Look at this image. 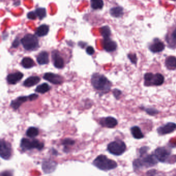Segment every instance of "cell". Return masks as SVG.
Segmentation results:
<instances>
[{
    "instance_id": "1",
    "label": "cell",
    "mask_w": 176,
    "mask_h": 176,
    "mask_svg": "<svg viewBox=\"0 0 176 176\" xmlns=\"http://www.w3.org/2000/svg\"><path fill=\"white\" fill-rule=\"evenodd\" d=\"M91 82L95 89L104 93L108 92L112 85L110 81L105 76L97 73L93 75Z\"/></svg>"
},
{
    "instance_id": "2",
    "label": "cell",
    "mask_w": 176,
    "mask_h": 176,
    "mask_svg": "<svg viewBox=\"0 0 176 176\" xmlns=\"http://www.w3.org/2000/svg\"><path fill=\"white\" fill-rule=\"evenodd\" d=\"M93 165L98 169L105 171L114 169L118 166V164L114 161L109 159L105 155H102L98 156L94 160Z\"/></svg>"
},
{
    "instance_id": "3",
    "label": "cell",
    "mask_w": 176,
    "mask_h": 176,
    "mask_svg": "<svg viewBox=\"0 0 176 176\" xmlns=\"http://www.w3.org/2000/svg\"><path fill=\"white\" fill-rule=\"evenodd\" d=\"M158 163L154 155H148L146 156L141 157V158L136 159L133 162V166L135 170L141 169L143 168H151Z\"/></svg>"
},
{
    "instance_id": "4",
    "label": "cell",
    "mask_w": 176,
    "mask_h": 176,
    "mask_svg": "<svg viewBox=\"0 0 176 176\" xmlns=\"http://www.w3.org/2000/svg\"><path fill=\"white\" fill-rule=\"evenodd\" d=\"M144 85L149 86H160L164 82V77L160 73L153 74L151 73H147L144 75Z\"/></svg>"
},
{
    "instance_id": "5",
    "label": "cell",
    "mask_w": 176,
    "mask_h": 176,
    "mask_svg": "<svg viewBox=\"0 0 176 176\" xmlns=\"http://www.w3.org/2000/svg\"><path fill=\"white\" fill-rule=\"evenodd\" d=\"M21 42L24 48L29 51L36 50L39 47L38 40L34 35H26L22 39Z\"/></svg>"
},
{
    "instance_id": "6",
    "label": "cell",
    "mask_w": 176,
    "mask_h": 176,
    "mask_svg": "<svg viewBox=\"0 0 176 176\" xmlns=\"http://www.w3.org/2000/svg\"><path fill=\"white\" fill-rule=\"evenodd\" d=\"M107 149L109 152L112 155L120 156L125 152L126 146L124 142L121 140H117L109 144Z\"/></svg>"
},
{
    "instance_id": "7",
    "label": "cell",
    "mask_w": 176,
    "mask_h": 176,
    "mask_svg": "<svg viewBox=\"0 0 176 176\" xmlns=\"http://www.w3.org/2000/svg\"><path fill=\"white\" fill-rule=\"evenodd\" d=\"M20 146L22 149L24 151L33 149H37L40 151L44 147V144L37 140H30L24 138L22 140Z\"/></svg>"
},
{
    "instance_id": "8",
    "label": "cell",
    "mask_w": 176,
    "mask_h": 176,
    "mask_svg": "<svg viewBox=\"0 0 176 176\" xmlns=\"http://www.w3.org/2000/svg\"><path fill=\"white\" fill-rule=\"evenodd\" d=\"M12 155V146L4 140H0V157L5 160H9Z\"/></svg>"
},
{
    "instance_id": "9",
    "label": "cell",
    "mask_w": 176,
    "mask_h": 176,
    "mask_svg": "<svg viewBox=\"0 0 176 176\" xmlns=\"http://www.w3.org/2000/svg\"><path fill=\"white\" fill-rule=\"evenodd\" d=\"M165 40L169 48H176V25L172 26L168 30L165 36Z\"/></svg>"
},
{
    "instance_id": "10",
    "label": "cell",
    "mask_w": 176,
    "mask_h": 176,
    "mask_svg": "<svg viewBox=\"0 0 176 176\" xmlns=\"http://www.w3.org/2000/svg\"><path fill=\"white\" fill-rule=\"evenodd\" d=\"M171 151L167 148L159 147L155 151L153 155L157 160L160 162L164 163L168 160V158L170 156Z\"/></svg>"
},
{
    "instance_id": "11",
    "label": "cell",
    "mask_w": 176,
    "mask_h": 176,
    "mask_svg": "<svg viewBox=\"0 0 176 176\" xmlns=\"http://www.w3.org/2000/svg\"><path fill=\"white\" fill-rule=\"evenodd\" d=\"M164 43L158 38H154L149 44L148 48L153 53H160L165 49Z\"/></svg>"
},
{
    "instance_id": "12",
    "label": "cell",
    "mask_w": 176,
    "mask_h": 176,
    "mask_svg": "<svg viewBox=\"0 0 176 176\" xmlns=\"http://www.w3.org/2000/svg\"><path fill=\"white\" fill-rule=\"evenodd\" d=\"M176 130V124L169 122L159 127L157 129V132L159 135H163L170 134Z\"/></svg>"
},
{
    "instance_id": "13",
    "label": "cell",
    "mask_w": 176,
    "mask_h": 176,
    "mask_svg": "<svg viewBox=\"0 0 176 176\" xmlns=\"http://www.w3.org/2000/svg\"><path fill=\"white\" fill-rule=\"evenodd\" d=\"M43 78L54 85H60L63 82V78L62 77L52 73H47L44 74Z\"/></svg>"
},
{
    "instance_id": "14",
    "label": "cell",
    "mask_w": 176,
    "mask_h": 176,
    "mask_svg": "<svg viewBox=\"0 0 176 176\" xmlns=\"http://www.w3.org/2000/svg\"><path fill=\"white\" fill-rule=\"evenodd\" d=\"M102 47L104 50L108 52H112L117 49V44L115 42L110 38L104 39L102 41Z\"/></svg>"
},
{
    "instance_id": "15",
    "label": "cell",
    "mask_w": 176,
    "mask_h": 176,
    "mask_svg": "<svg viewBox=\"0 0 176 176\" xmlns=\"http://www.w3.org/2000/svg\"><path fill=\"white\" fill-rule=\"evenodd\" d=\"M57 163L52 160L44 161L42 163V169L46 173H50L55 170Z\"/></svg>"
},
{
    "instance_id": "16",
    "label": "cell",
    "mask_w": 176,
    "mask_h": 176,
    "mask_svg": "<svg viewBox=\"0 0 176 176\" xmlns=\"http://www.w3.org/2000/svg\"><path fill=\"white\" fill-rule=\"evenodd\" d=\"M52 58L54 61V65L56 68L58 69L63 68L64 67V61L63 58L60 55L57 51L53 52Z\"/></svg>"
},
{
    "instance_id": "17",
    "label": "cell",
    "mask_w": 176,
    "mask_h": 176,
    "mask_svg": "<svg viewBox=\"0 0 176 176\" xmlns=\"http://www.w3.org/2000/svg\"><path fill=\"white\" fill-rule=\"evenodd\" d=\"M23 74L21 72H16L9 74L7 76V80L10 84H16L23 78Z\"/></svg>"
},
{
    "instance_id": "18",
    "label": "cell",
    "mask_w": 176,
    "mask_h": 176,
    "mask_svg": "<svg viewBox=\"0 0 176 176\" xmlns=\"http://www.w3.org/2000/svg\"><path fill=\"white\" fill-rule=\"evenodd\" d=\"M165 65L168 70H176V57L173 56H170L167 57L165 61Z\"/></svg>"
},
{
    "instance_id": "19",
    "label": "cell",
    "mask_w": 176,
    "mask_h": 176,
    "mask_svg": "<svg viewBox=\"0 0 176 176\" xmlns=\"http://www.w3.org/2000/svg\"><path fill=\"white\" fill-rule=\"evenodd\" d=\"M102 123V125L108 128H112L115 127L118 125V121L115 118L113 117H107L104 119V121Z\"/></svg>"
},
{
    "instance_id": "20",
    "label": "cell",
    "mask_w": 176,
    "mask_h": 176,
    "mask_svg": "<svg viewBox=\"0 0 176 176\" xmlns=\"http://www.w3.org/2000/svg\"><path fill=\"white\" fill-rule=\"evenodd\" d=\"M37 62L40 65L47 64L49 63L48 54L46 51L41 52L37 58Z\"/></svg>"
},
{
    "instance_id": "21",
    "label": "cell",
    "mask_w": 176,
    "mask_h": 176,
    "mask_svg": "<svg viewBox=\"0 0 176 176\" xmlns=\"http://www.w3.org/2000/svg\"><path fill=\"white\" fill-rule=\"evenodd\" d=\"M40 79L38 76H31L27 78L24 82L25 87H30L36 85L40 81Z\"/></svg>"
},
{
    "instance_id": "22",
    "label": "cell",
    "mask_w": 176,
    "mask_h": 176,
    "mask_svg": "<svg viewBox=\"0 0 176 176\" xmlns=\"http://www.w3.org/2000/svg\"><path fill=\"white\" fill-rule=\"evenodd\" d=\"M28 97L26 96L19 97L17 98L16 100L12 101L11 103V106L14 109L17 110L20 107V106L23 104V102H25L27 101Z\"/></svg>"
},
{
    "instance_id": "23",
    "label": "cell",
    "mask_w": 176,
    "mask_h": 176,
    "mask_svg": "<svg viewBox=\"0 0 176 176\" xmlns=\"http://www.w3.org/2000/svg\"><path fill=\"white\" fill-rule=\"evenodd\" d=\"M49 31V27L47 25L43 24L37 28L36 31V35L39 37H43L46 36Z\"/></svg>"
},
{
    "instance_id": "24",
    "label": "cell",
    "mask_w": 176,
    "mask_h": 176,
    "mask_svg": "<svg viewBox=\"0 0 176 176\" xmlns=\"http://www.w3.org/2000/svg\"><path fill=\"white\" fill-rule=\"evenodd\" d=\"M131 132L132 136L136 139H141L144 137L141 129L138 126L132 127L131 128Z\"/></svg>"
},
{
    "instance_id": "25",
    "label": "cell",
    "mask_w": 176,
    "mask_h": 176,
    "mask_svg": "<svg viewBox=\"0 0 176 176\" xmlns=\"http://www.w3.org/2000/svg\"><path fill=\"white\" fill-rule=\"evenodd\" d=\"M110 14L113 17H121L124 14L123 9L122 8V7L119 6L113 7L110 10Z\"/></svg>"
},
{
    "instance_id": "26",
    "label": "cell",
    "mask_w": 176,
    "mask_h": 176,
    "mask_svg": "<svg viewBox=\"0 0 176 176\" xmlns=\"http://www.w3.org/2000/svg\"><path fill=\"white\" fill-rule=\"evenodd\" d=\"M21 64L24 68L29 69L34 66L35 63L30 57H25L22 60Z\"/></svg>"
},
{
    "instance_id": "27",
    "label": "cell",
    "mask_w": 176,
    "mask_h": 176,
    "mask_svg": "<svg viewBox=\"0 0 176 176\" xmlns=\"http://www.w3.org/2000/svg\"><path fill=\"white\" fill-rule=\"evenodd\" d=\"M91 5L93 9H101L104 6V2L102 0H91Z\"/></svg>"
},
{
    "instance_id": "28",
    "label": "cell",
    "mask_w": 176,
    "mask_h": 176,
    "mask_svg": "<svg viewBox=\"0 0 176 176\" xmlns=\"http://www.w3.org/2000/svg\"><path fill=\"white\" fill-rule=\"evenodd\" d=\"M50 89L51 88L48 84L44 83V84H42L38 86L36 89V91L37 92L41 93V94H44L45 93L48 92Z\"/></svg>"
},
{
    "instance_id": "29",
    "label": "cell",
    "mask_w": 176,
    "mask_h": 176,
    "mask_svg": "<svg viewBox=\"0 0 176 176\" xmlns=\"http://www.w3.org/2000/svg\"><path fill=\"white\" fill-rule=\"evenodd\" d=\"M100 32L101 35L104 37V39L110 38V36L111 35V30L108 26H104L101 27Z\"/></svg>"
},
{
    "instance_id": "30",
    "label": "cell",
    "mask_w": 176,
    "mask_h": 176,
    "mask_svg": "<svg viewBox=\"0 0 176 176\" xmlns=\"http://www.w3.org/2000/svg\"><path fill=\"white\" fill-rule=\"evenodd\" d=\"M38 129L34 127H30L27 129V131H26V135L30 138H35L38 135Z\"/></svg>"
},
{
    "instance_id": "31",
    "label": "cell",
    "mask_w": 176,
    "mask_h": 176,
    "mask_svg": "<svg viewBox=\"0 0 176 176\" xmlns=\"http://www.w3.org/2000/svg\"><path fill=\"white\" fill-rule=\"evenodd\" d=\"M35 12L37 15V17H38L40 20H42L47 16V11L44 8H38L36 9Z\"/></svg>"
},
{
    "instance_id": "32",
    "label": "cell",
    "mask_w": 176,
    "mask_h": 176,
    "mask_svg": "<svg viewBox=\"0 0 176 176\" xmlns=\"http://www.w3.org/2000/svg\"><path fill=\"white\" fill-rule=\"evenodd\" d=\"M144 108V110H145V112H146L148 114L151 115V116H155V115H156L157 114L159 113V111H158V110L155 109V108Z\"/></svg>"
},
{
    "instance_id": "33",
    "label": "cell",
    "mask_w": 176,
    "mask_h": 176,
    "mask_svg": "<svg viewBox=\"0 0 176 176\" xmlns=\"http://www.w3.org/2000/svg\"><path fill=\"white\" fill-rule=\"evenodd\" d=\"M128 57L131 63H133L134 64H136L137 63V57H136V54H129Z\"/></svg>"
},
{
    "instance_id": "34",
    "label": "cell",
    "mask_w": 176,
    "mask_h": 176,
    "mask_svg": "<svg viewBox=\"0 0 176 176\" xmlns=\"http://www.w3.org/2000/svg\"><path fill=\"white\" fill-rule=\"evenodd\" d=\"M148 147L147 146H144L140 148L139 151L140 155V157L143 156L144 155L147 153V151H148Z\"/></svg>"
},
{
    "instance_id": "35",
    "label": "cell",
    "mask_w": 176,
    "mask_h": 176,
    "mask_svg": "<svg viewBox=\"0 0 176 176\" xmlns=\"http://www.w3.org/2000/svg\"><path fill=\"white\" fill-rule=\"evenodd\" d=\"M75 143V141H73V140L70 139H67L64 140V141H63V145H66V146H68V145H72Z\"/></svg>"
},
{
    "instance_id": "36",
    "label": "cell",
    "mask_w": 176,
    "mask_h": 176,
    "mask_svg": "<svg viewBox=\"0 0 176 176\" xmlns=\"http://www.w3.org/2000/svg\"><path fill=\"white\" fill-rule=\"evenodd\" d=\"M27 18L30 20H35L37 18V15L35 12H30L27 14Z\"/></svg>"
},
{
    "instance_id": "37",
    "label": "cell",
    "mask_w": 176,
    "mask_h": 176,
    "mask_svg": "<svg viewBox=\"0 0 176 176\" xmlns=\"http://www.w3.org/2000/svg\"><path fill=\"white\" fill-rule=\"evenodd\" d=\"M86 52L90 55H92L95 53V50L92 47L89 46L86 48Z\"/></svg>"
},
{
    "instance_id": "38",
    "label": "cell",
    "mask_w": 176,
    "mask_h": 176,
    "mask_svg": "<svg viewBox=\"0 0 176 176\" xmlns=\"http://www.w3.org/2000/svg\"><path fill=\"white\" fill-rule=\"evenodd\" d=\"M0 176H13V173L9 170H5L0 173Z\"/></svg>"
},
{
    "instance_id": "39",
    "label": "cell",
    "mask_w": 176,
    "mask_h": 176,
    "mask_svg": "<svg viewBox=\"0 0 176 176\" xmlns=\"http://www.w3.org/2000/svg\"><path fill=\"white\" fill-rule=\"evenodd\" d=\"M113 94L114 95V96L117 98V99H118L119 98V96L121 95V91H119L118 90V89H114L113 90Z\"/></svg>"
},
{
    "instance_id": "40",
    "label": "cell",
    "mask_w": 176,
    "mask_h": 176,
    "mask_svg": "<svg viewBox=\"0 0 176 176\" xmlns=\"http://www.w3.org/2000/svg\"><path fill=\"white\" fill-rule=\"evenodd\" d=\"M38 95L36 94H31V95H30L28 97L29 100L30 101H34V100H36L37 98H38Z\"/></svg>"
},
{
    "instance_id": "41",
    "label": "cell",
    "mask_w": 176,
    "mask_h": 176,
    "mask_svg": "<svg viewBox=\"0 0 176 176\" xmlns=\"http://www.w3.org/2000/svg\"><path fill=\"white\" fill-rule=\"evenodd\" d=\"M156 171L155 170H151L148 171L147 173L146 176H153L156 174Z\"/></svg>"
},
{
    "instance_id": "42",
    "label": "cell",
    "mask_w": 176,
    "mask_h": 176,
    "mask_svg": "<svg viewBox=\"0 0 176 176\" xmlns=\"http://www.w3.org/2000/svg\"><path fill=\"white\" fill-rule=\"evenodd\" d=\"M19 44H20V42H19V40L18 39H16V40H14V42H13V46L14 47H17L18 46H19Z\"/></svg>"
},
{
    "instance_id": "43",
    "label": "cell",
    "mask_w": 176,
    "mask_h": 176,
    "mask_svg": "<svg viewBox=\"0 0 176 176\" xmlns=\"http://www.w3.org/2000/svg\"><path fill=\"white\" fill-rule=\"evenodd\" d=\"M173 1H176V0H173Z\"/></svg>"
}]
</instances>
